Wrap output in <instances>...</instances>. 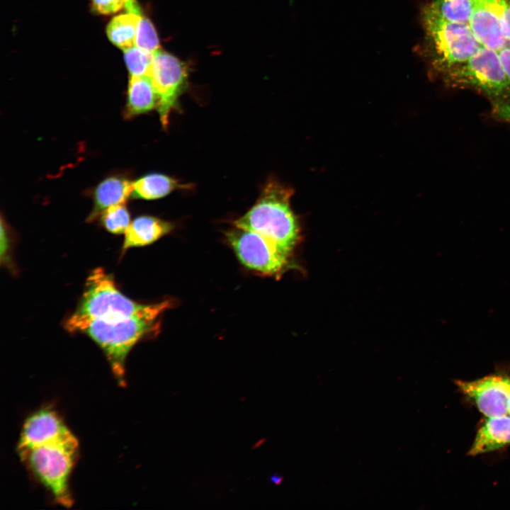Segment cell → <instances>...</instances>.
<instances>
[{
  "label": "cell",
  "mask_w": 510,
  "mask_h": 510,
  "mask_svg": "<svg viewBox=\"0 0 510 510\" xmlns=\"http://www.w3.org/2000/svg\"><path fill=\"white\" fill-rule=\"evenodd\" d=\"M487 418L476 434L469 451L470 455L494 451L510 444V415Z\"/></svg>",
  "instance_id": "13"
},
{
  "label": "cell",
  "mask_w": 510,
  "mask_h": 510,
  "mask_svg": "<svg viewBox=\"0 0 510 510\" xmlns=\"http://www.w3.org/2000/svg\"><path fill=\"white\" fill-rule=\"evenodd\" d=\"M191 185L182 183L167 175L152 173L142 176L132 182L131 198L154 200L163 198L174 191L188 189Z\"/></svg>",
  "instance_id": "15"
},
{
  "label": "cell",
  "mask_w": 510,
  "mask_h": 510,
  "mask_svg": "<svg viewBox=\"0 0 510 510\" xmlns=\"http://www.w3.org/2000/svg\"><path fill=\"white\" fill-rule=\"evenodd\" d=\"M497 53L503 71L510 82V45L504 47Z\"/></svg>",
  "instance_id": "24"
},
{
  "label": "cell",
  "mask_w": 510,
  "mask_h": 510,
  "mask_svg": "<svg viewBox=\"0 0 510 510\" xmlns=\"http://www.w3.org/2000/svg\"><path fill=\"white\" fill-rule=\"evenodd\" d=\"M441 76L448 86L475 91L491 102L510 93V82L503 71L497 51L484 46Z\"/></svg>",
  "instance_id": "5"
},
{
  "label": "cell",
  "mask_w": 510,
  "mask_h": 510,
  "mask_svg": "<svg viewBox=\"0 0 510 510\" xmlns=\"http://www.w3.org/2000/svg\"><path fill=\"white\" fill-rule=\"evenodd\" d=\"M226 237L239 260L251 270L278 276L288 266L289 257L255 232L234 226Z\"/></svg>",
  "instance_id": "7"
},
{
  "label": "cell",
  "mask_w": 510,
  "mask_h": 510,
  "mask_svg": "<svg viewBox=\"0 0 510 510\" xmlns=\"http://www.w3.org/2000/svg\"><path fill=\"white\" fill-rule=\"evenodd\" d=\"M421 20L431 66L440 75L482 46L469 24L446 20L427 4L421 11Z\"/></svg>",
  "instance_id": "4"
},
{
  "label": "cell",
  "mask_w": 510,
  "mask_h": 510,
  "mask_svg": "<svg viewBox=\"0 0 510 510\" xmlns=\"http://www.w3.org/2000/svg\"><path fill=\"white\" fill-rule=\"evenodd\" d=\"M78 441L51 410H41L25 422L18 445L21 460L53 494L69 507L72 499L68 480L76 458Z\"/></svg>",
  "instance_id": "1"
},
{
  "label": "cell",
  "mask_w": 510,
  "mask_h": 510,
  "mask_svg": "<svg viewBox=\"0 0 510 510\" xmlns=\"http://www.w3.org/2000/svg\"><path fill=\"white\" fill-rule=\"evenodd\" d=\"M142 13L129 12L114 17L106 29L108 38L123 51L135 45V35Z\"/></svg>",
  "instance_id": "16"
},
{
  "label": "cell",
  "mask_w": 510,
  "mask_h": 510,
  "mask_svg": "<svg viewBox=\"0 0 510 510\" xmlns=\"http://www.w3.org/2000/svg\"><path fill=\"white\" fill-rule=\"evenodd\" d=\"M150 305L127 298L117 288L113 276L102 268H97L88 276L79 304L68 319L86 320L111 316L132 317L147 311Z\"/></svg>",
  "instance_id": "6"
},
{
  "label": "cell",
  "mask_w": 510,
  "mask_h": 510,
  "mask_svg": "<svg viewBox=\"0 0 510 510\" xmlns=\"http://www.w3.org/2000/svg\"><path fill=\"white\" fill-rule=\"evenodd\" d=\"M492 113L501 121L510 123V93L495 101L492 102Z\"/></svg>",
  "instance_id": "22"
},
{
  "label": "cell",
  "mask_w": 510,
  "mask_h": 510,
  "mask_svg": "<svg viewBox=\"0 0 510 510\" xmlns=\"http://www.w3.org/2000/svg\"><path fill=\"white\" fill-rule=\"evenodd\" d=\"M502 26L506 39L510 42V0H504Z\"/></svg>",
  "instance_id": "23"
},
{
  "label": "cell",
  "mask_w": 510,
  "mask_h": 510,
  "mask_svg": "<svg viewBox=\"0 0 510 510\" xmlns=\"http://www.w3.org/2000/svg\"><path fill=\"white\" fill-rule=\"evenodd\" d=\"M470 26L482 46L499 51L510 45L502 30L504 0H472Z\"/></svg>",
  "instance_id": "10"
},
{
  "label": "cell",
  "mask_w": 510,
  "mask_h": 510,
  "mask_svg": "<svg viewBox=\"0 0 510 510\" xmlns=\"http://www.w3.org/2000/svg\"><path fill=\"white\" fill-rule=\"evenodd\" d=\"M509 414L510 415V397L509 400Z\"/></svg>",
  "instance_id": "25"
},
{
  "label": "cell",
  "mask_w": 510,
  "mask_h": 510,
  "mask_svg": "<svg viewBox=\"0 0 510 510\" xmlns=\"http://www.w3.org/2000/svg\"><path fill=\"white\" fill-rule=\"evenodd\" d=\"M460 390L487 417L509 414L510 378L491 375L473 381H456Z\"/></svg>",
  "instance_id": "9"
},
{
  "label": "cell",
  "mask_w": 510,
  "mask_h": 510,
  "mask_svg": "<svg viewBox=\"0 0 510 510\" xmlns=\"http://www.w3.org/2000/svg\"><path fill=\"white\" fill-rule=\"evenodd\" d=\"M171 306L169 300L152 304L146 312L118 322L67 319L65 328L69 332H79L91 337L103 349L114 375L124 385L128 353L138 341L158 329L159 316Z\"/></svg>",
  "instance_id": "2"
},
{
  "label": "cell",
  "mask_w": 510,
  "mask_h": 510,
  "mask_svg": "<svg viewBox=\"0 0 510 510\" xmlns=\"http://www.w3.org/2000/svg\"><path fill=\"white\" fill-rule=\"evenodd\" d=\"M101 225L115 234L125 233L131 223L130 212L125 205H113L103 210L98 216Z\"/></svg>",
  "instance_id": "18"
},
{
  "label": "cell",
  "mask_w": 510,
  "mask_h": 510,
  "mask_svg": "<svg viewBox=\"0 0 510 510\" xmlns=\"http://www.w3.org/2000/svg\"><path fill=\"white\" fill-rule=\"evenodd\" d=\"M427 4L446 20L470 23L472 11V0H430Z\"/></svg>",
  "instance_id": "17"
},
{
  "label": "cell",
  "mask_w": 510,
  "mask_h": 510,
  "mask_svg": "<svg viewBox=\"0 0 510 510\" xmlns=\"http://www.w3.org/2000/svg\"><path fill=\"white\" fill-rule=\"evenodd\" d=\"M174 225L169 222L150 215H140L135 218L128 227L122 250L150 244L173 230Z\"/></svg>",
  "instance_id": "12"
},
{
  "label": "cell",
  "mask_w": 510,
  "mask_h": 510,
  "mask_svg": "<svg viewBox=\"0 0 510 510\" xmlns=\"http://www.w3.org/2000/svg\"><path fill=\"white\" fill-rule=\"evenodd\" d=\"M293 191L268 181L255 204L234 225L255 232L289 257L300 236L297 218L290 208Z\"/></svg>",
  "instance_id": "3"
},
{
  "label": "cell",
  "mask_w": 510,
  "mask_h": 510,
  "mask_svg": "<svg viewBox=\"0 0 510 510\" xmlns=\"http://www.w3.org/2000/svg\"><path fill=\"white\" fill-rule=\"evenodd\" d=\"M158 105V96L149 76H131L123 115L130 120L148 113Z\"/></svg>",
  "instance_id": "14"
},
{
  "label": "cell",
  "mask_w": 510,
  "mask_h": 510,
  "mask_svg": "<svg viewBox=\"0 0 510 510\" xmlns=\"http://www.w3.org/2000/svg\"><path fill=\"white\" fill-rule=\"evenodd\" d=\"M132 182L123 173L113 174L101 180L89 193L93 208L87 221H94L111 205L125 203L131 197Z\"/></svg>",
  "instance_id": "11"
},
{
  "label": "cell",
  "mask_w": 510,
  "mask_h": 510,
  "mask_svg": "<svg viewBox=\"0 0 510 510\" xmlns=\"http://www.w3.org/2000/svg\"><path fill=\"white\" fill-rule=\"evenodd\" d=\"M135 43L138 47L152 54L159 50L156 30L152 22L143 16L137 24Z\"/></svg>",
  "instance_id": "20"
},
{
  "label": "cell",
  "mask_w": 510,
  "mask_h": 510,
  "mask_svg": "<svg viewBox=\"0 0 510 510\" xmlns=\"http://www.w3.org/2000/svg\"><path fill=\"white\" fill-rule=\"evenodd\" d=\"M92 10L98 14L108 15L123 8L129 12H142L136 0H91Z\"/></svg>",
  "instance_id": "21"
},
{
  "label": "cell",
  "mask_w": 510,
  "mask_h": 510,
  "mask_svg": "<svg viewBox=\"0 0 510 510\" xmlns=\"http://www.w3.org/2000/svg\"><path fill=\"white\" fill-rule=\"evenodd\" d=\"M125 60L131 76H149L154 54L135 45L126 50Z\"/></svg>",
  "instance_id": "19"
},
{
  "label": "cell",
  "mask_w": 510,
  "mask_h": 510,
  "mask_svg": "<svg viewBox=\"0 0 510 510\" xmlns=\"http://www.w3.org/2000/svg\"><path fill=\"white\" fill-rule=\"evenodd\" d=\"M187 75L185 64L174 55L161 50L154 53L149 76L158 96L157 109L164 129L184 89Z\"/></svg>",
  "instance_id": "8"
}]
</instances>
